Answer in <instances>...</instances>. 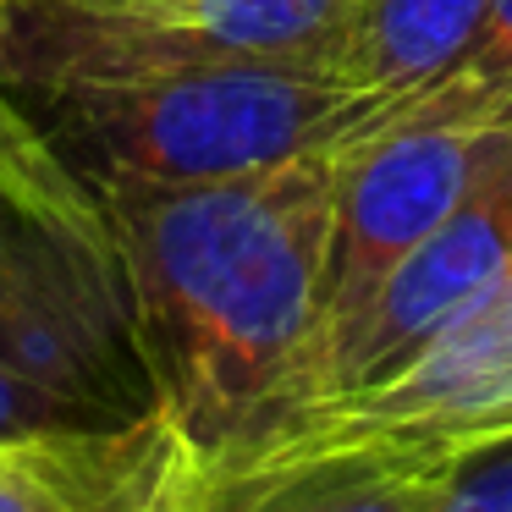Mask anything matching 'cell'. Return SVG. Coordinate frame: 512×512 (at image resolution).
<instances>
[{
	"mask_svg": "<svg viewBox=\"0 0 512 512\" xmlns=\"http://www.w3.org/2000/svg\"><path fill=\"white\" fill-rule=\"evenodd\" d=\"M336 149L221 182L105 188L160 413L215 468L309 391Z\"/></svg>",
	"mask_w": 512,
	"mask_h": 512,
	"instance_id": "6da1fadb",
	"label": "cell"
},
{
	"mask_svg": "<svg viewBox=\"0 0 512 512\" xmlns=\"http://www.w3.org/2000/svg\"><path fill=\"white\" fill-rule=\"evenodd\" d=\"M23 116L100 199L105 188L221 182L353 144L380 105L342 78L281 61H215L34 94Z\"/></svg>",
	"mask_w": 512,
	"mask_h": 512,
	"instance_id": "7a4b0ae2",
	"label": "cell"
},
{
	"mask_svg": "<svg viewBox=\"0 0 512 512\" xmlns=\"http://www.w3.org/2000/svg\"><path fill=\"white\" fill-rule=\"evenodd\" d=\"M0 358L78 430L160 413L122 254L0 204Z\"/></svg>",
	"mask_w": 512,
	"mask_h": 512,
	"instance_id": "3957f363",
	"label": "cell"
},
{
	"mask_svg": "<svg viewBox=\"0 0 512 512\" xmlns=\"http://www.w3.org/2000/svg\"><path fill=\"white\" fill-rule=\"evenodd\" d=\"M507 160L512 127H369L336 149L325 314L314 364L325 342L369 309L391 270L430 232H441V221H452V210H463Z\"/></svg>",
	"mask_w": 512,
	"mask_h": 512,
	"instance_id": "277c9868",
	"label": "cell"
},
{
	"mask_svg": "<svg viewBox=\"0 0 512 512\" xmlns=\"http://www.w3.org/2000/svg\"><path fill=\"white\" fill-rule=\"evenodd\" d=\"M501 287H512V160L391 270L353 325L325 342L303 402L386 380Z\"/></svg>",
	"mask_w": 512,
	"mask_h": 512,
	"instance_id": "5b68a950",
	"label": "cell"
},
{
	"mask_svg": "<svg viewBox=\"0 0 512 512\" xmlns=\"http://www.w3.org/2000/svg\"><path fill=\"white\" fill-rule=\"evenodd\" d=\"M193 463L166 413L0 446V512H155Z\"/></svg>",
	"mask_w": 512,
	"mask_h": 512,
	"instance_id": "8992f818",
	"label": "cell"
},
{
	"mask_svg": "<svg viewBox=\"0 0 512 512\" xmlns=\"http://www.w3.org/2000/svg\"><path fill=\"white\" fill-rule=\"evenodd\" d=\"M485 12L490 0H358L336 78L391 116L452 78L474 50Z\"/></svg>",
	"mask_w": 512,
	"mask_h": 512,
	"instance_id": "52a82bcc",
	"label": "cell"
},
{
	"mask_svg": "<svg viewBox=\"0 0 512 512\" xmlns=\"http://www.w3.org/2000/svg\"><path fill=\"white\" fill-rule=\"evenodd\" d=\"M210 512H430V468L331 457V463L270 468L210 479Z\"/></svg>",
	"mask_w": 512,
	"mask_h": 512,
	"instance_id": "ba28073f",
	"label": "cell"
},
{
	"mask_svg": "<svg viewBox=\"0 0 512 512\" xmlns=\"http://www.w3.org/2000/svg\"><path fill=\"white\" fill-rule=\"evenodd\" d=\"M0 204L61 237H78L89 248H111L116 254L100 199L78 177H67V166L45 149V138L28 127V116L12 105L6 89H0Z\"/></svg>",
	"mask_w": 512,
	"mask_h": 512,
	"instance_id": "9c48e42d",
	"label": "cell"
},
{
	"mask_svg": "<svg viewBox=\"0 0 512 512\" xmlns=\"http://www.w3.org/2000/svg\"><path fill=\"white\" fill-rule=\"evenodd\" d=\"M375 127H512V0H490L485 28L452 78Z\"/></svg>",
	"mask_w": 512,
	"mask_h": 512,
	"instance_id": "30bf717a",
	"label": "cell"
},
{
	"mask_svg": "<svg viewBox=\"0 0 512 512\" xmlns=\"http://www.w3.org/2000/svg\"><path fill=\"white\" fill-rule=\"evenodd\" d=\"M430 468V512H512V430L457 446Z\"/></svg>",
	"mask_w": 512,
	"mask_h": 512,
	"instance_id": "8fae6325",
	"label": "cell"
},
{
	"mask_svg": "<svg viewBox=\"0 0 512 512\" xmlns=\"http://www.w3.org/2000/svg\"><path fill=\"white\" fill-rule=\"evenodd\" d=\"M45 430H78V424L0 358V446L28 441V435H45Z\"/></svg>",
	"mask_w": 512,
	"mask_h": 512,
	"instance_id": "7c38bea8",
	"label": "cell"
},
{
	"mask_svg": "<svg viewBox=\"0 0 512 512\" xmlns=\"http://www.w3.org/2000/svg\"><path fill=\"white\" fill-rule=\"evenodd\" d=\"M155 512H210V485H204V468L199 457H193L188 468H182L177 479H171V490L160 496Z\"/></svg>",
	"mask_w": 512,
	"mask_h": 512,
	"instance_id": "4fadbf2b",
	"label": "cell"
}]
</instances>
